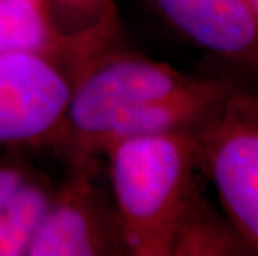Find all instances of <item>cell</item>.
<instances>
[{"instance_id":"6","label":"cell","mask_w":258,"mask_h":256,"mask_svg":"<svg viewBox=\"0 0 258 256\" xmlns=\"http://www.w3.org/2000/svg\"><path fill=\"white\" fill-rule=\"evenodd\" d=\"M186 40L258 80V10L251 0H153Z\"/></svg>"},{"instance_id":"7","label":"cell","mask_w":258,"mask_h":256,"mask_svg":"<svg viewBox=\"0 0 258 256\" xmlns=\"http://www.w3.org/2000/svg\"><path fill=\"white\" fill-rule=\"evenodd\" d=\"M118 42L63 34L43 0H0V55L30 53L55 58L72 70L85 57Z\"/></svg>"},{"instance_id":"3","label":"cell","mask_w":258,"mask_h":256,"mask_svg":"<svg viewBox=\"0 0 258 256\" xmlns=\"http://www.w3.org/2000/svg\"><path fill=\"white\" fill-rule=\"evenodd\" d=\"M200 170L223 211L258 254V95L237 87L195 130Z\"/></svg>"},{"instance_id":"2","label":"cell","mask_w":258,"mask_h":256,"mask_svg":"<svg viewBox=\"0 0 258 256\" xmlns=\"http://www.w3.org/2000/svg\"><path fill=\"white\" fill-rule=\"evenodd\" d=\"M207 80L118 45L102 48L70 70V97L58 150L67 158L93 156L97 140L118 113L190 94Z\"/></svg>"},{"instance_id":"10","label":"cell","mask_w":258,"mask_h":256,"mask_svg":"<svg viewBox=\"0 0 258 256\" xmlns=\"http://www.w3.org/2000/svg\"><path fill=\"white\" fill-rule=\"evenodd\" d=\"M60 30L118 42L120 22L115 0H43Z\"/></svg>"},{"instance_id":"1","label":"cell","mask_w":258,"mask_h":256,"mask_svg":"<svg viewBox=\"0 0 258 256\" xmlns=\"http://www.w3.org/2000/svg\"><path fill=\"white\" fill-rule=\"evenodd\" d=\"M108 185L125 254L173 256L183 223L203 197L195 132H172L108 145Z\"/></svg>"},{"instance_id":"4","label":"cell","mask_w":258,"mask_h":256,"mask_svg":"<svg viewBox=\"0 0 258 256\" xmlns=\"http://www.w3.org/2000/svg\"><path fill=\"white\" fill-rule=\"evenodd\" d=\"M100 156L69 158L25 256L125 254L110 193L100 185Z\"/></svg>"},{"instance_id":"11","label":"cell","mask_w":258,"mask_h":256,"mask_svg":"<svg viewBox=\"0 0 258 256\" xmlns=\"http://www.w3.org/2000/svg\"><path fill=\"white\" fill-rule=\"evenodd\" d=\"M251 2H253V5H255L256 10H258V0H251Z\"/></svg>"},{"instance_id":"9","label":"cell","mask_w":258,"mask_h":256,"mask_svg":"<svg viewBox=\"0 0 258 256\" xmlns=\"http://www.w3.org/2000/svg\"><path fill=\"white\" fill-rule=\"evenodd\" d=\"M246 256L256 254L232 220L200 198L183 223L173 256Z\"/></svg>"},{"instance_id":"5","label":"cell","mask_w":258,"mask_h":256,"mask_svg":"<svg viewBox=\"0 0 258 256\" xmlns=\"http://www.w3.org/2000/svg\"><path fill=\"white\" fill-rule=\"evenodd\" d=\"M70 97V70L55 58L0 55V150L58 148Z\"/></svg>"},{"instance_id":"8","label":"cell","mask_w":258,"mask_h":256,"mask_svg":"<svg viewBox=\"0 0 258 256\" xmlns=\"http://www.w3.org/2000/svg\"><path fill=\"white\" fill-rule=\"evenodd\" d=\"M55 185L22 158L0 160V256H25Z\"/></svg>"}]
</instances>
